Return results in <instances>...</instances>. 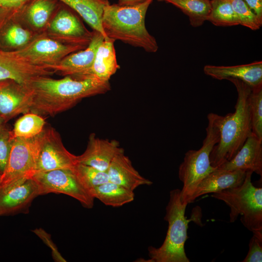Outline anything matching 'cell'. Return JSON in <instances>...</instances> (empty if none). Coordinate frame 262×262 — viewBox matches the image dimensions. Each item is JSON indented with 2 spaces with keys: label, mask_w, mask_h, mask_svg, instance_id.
I'll return each instance as SVG.
<instances>
[{
  "label": "cell",
  "mask_w": 262,
  "mask_h": 262,
  "mask_svg": "<svg viewBox=\"0 0 262 262\" xmlns=\"http://www.w3.org/2000/svg\"><path fill=\"white\" fill-rule=\"evenodd\" d=\"M27 86L32 93L30 112L42 117L55 115L72 108L82 98L104 94L111 89L109 82L76 79L69 76L60 79L36 76Z\"/></svg>",
  "instance_id": "6da1fadb"
},
{
  "label": "cell",
  "mask_w": 262,
  "mask_h": 262,
  "mask_svg": "<svg viewBox=\"0 0 262 262\" xmlns=\"http://www.w3.org/2000/svg\"><path fill=\"white\" fill-rule=\"evenodd\" d=\"M229 81L235 86L238 97L234 113L224 116L213 113L220 134L210 156L211 164L215 168L232 159L252 133L249 105L251 88L240 80Z\"/></svg>",
  "instance_id": "7a4b0ae2"
},
{
  "label": "cell",
  "mask_w": 262,
  "mask_h": 262,
  "mask_svg": "<svg viewBox=\"0 0 262 262\" xmlns=\"http://www.w3.org/2000/svg\"><path fill=\"white\" fill-rule=\"evenodd\" d=\"M153 0L132 5L107 4L101 22L106 38L120 40L147 52H156L158 44L145 26L146 13Z\"/></svg>",
  "instance_id": "3957f363"
},
{
  "label": "cell",
  "mask_w": 262,
  "mask_h": 262,
  "mask_svg": "<svg viewBox=\"0 0 262 262\" xmlns=\"http://www.w3.org/2000/svg\"><path fill=\"white\" fill-rule=\"evenodd\" d=\"M188 203L180 199V190L175 189L170 192L169 200L166 207L164 217L168 223L165 238L159 247L148 248L149 262H189L184 245L187 239L188 223L191 220L185 216Z\"/></svg>",
  "instance_id": "277c9868"
},
{
  "label": "cell",
  "mask_w": 262,
  "mask_h": 262,
  "mask_svg": "<svg viewBox=\"0 0 262 262\" xmlns=\"http://www.w3.org/2000/svg\"><path fill=\"white\" fill-rule=\"evenodd\" d=\"M253 173L246 171L241 185L212 193L211 196L223 201L230 208V222H235L240 215L241 222L247 229L262 236V188L252 184Z\"/></svg>",
  "instance_id": "5b68a950"
},
{
  "label": "cell",
  "mask_w": 262,
  "mask_h": 262,
  "mask_svg": "<svg viewBox=\"0 0 262 262\" xmlns=\"http://www.w3.org/2000/svg\"><path fill=\"white\" fill-rule=\"evenodd\" d=\"M206 135L202 146L198 150H189L179 168V178L183 184L180 199L183 202H191L192 196L199 183L217 168L212 166L210 156L220 138L219 131L213 120V113L208 115Z\"/></svg>",
  "instance_id": "8992f818"
},
{
  "label": "cell",
  "mask_w": 262,
  "mask_h": 262,
  "mask_svg": "<svg viewBox=\"0 0 262 262\" xmlns=\"http://www.w3.org/2000/svg\"><path fill=\"white\" fill-rule=\"evenodd\" d=\"M43 132L32 138H14L6 168L0 177V187L32 177L35 173Z\"/></svg>",
  "instance_id": "52a82bcc"
},
{
  "label": "cell",
  "mask_w": 262,
  "mask_h": 262,
  "mask_svg": "<svg viewBox=\"0 0 262 262\" xmlns=\"http://www.w3.org/2000/svg\"><path fill=\"white\" fill-rule=\"evenodd\" d=\"M32 177L38 185L41 195L63 194L76 199L86 208L91 209L94 206L95 198L81 183L72 169L37 172Z\"/></svg>",
  "instance_id": "ba28073f"
},
{
  "label": "cell",
  "mask_w": 262,
  "mask_h": 262,
  "mask_svg": "<svg viewBox=\"0 0 262 262\" xmlns=\"http://www.w3.org/2000/svg\"><path fill=\"white\" fill-rule=\"evenodd\" d=\"M86 48L64 43L43 32L36 34L24 47L15 51L29 63L46 68L58 64L68 55Z\"/></svg>",
  "instance_id": "9c48e42d"
},
{
  "label": "cell",
  "mask_w": 262,
  "mask_h": 262,
  "mask_svg": "<svg viewBox=\"0 0 262 262\" xmlns=\"http://www.w3.org/2000/svg\"><path fill=\"white\" fill-rule=\"evenodd\" d=\"M44 33L64 43L87 47L94 31L88 30L75 14L62 9L54 15Z\"/></svg>",
  "instance_id": "30bf717a"
},
{
  "label": "cell",
  "mask_w": 262,
  "mask_h": 262,
  "mask_svg": "<svg viewBox=\"0 0 262 262\" xmlns=\"http://www.w3.org/2000/svg\"><path fill=\"white\" fill-rule=\"evenodd\" d=\"M77 163V156L65 148L55 129L51 127L45 128L35 172L72 169Z\"/></svg>",
  "instance_id": "8fae6325"
},
{
  "label": "cell",
  "mask_w": 262,
  "mask_h": 262,
  "mask_svg": "<svg viewBox=\"0 0 262 262\" xmlns=\"http://www.w3.org/2000/svg\"><path fill=\"white\" fill-rule=\"evenodd\" d=\"M39 195L38 185L32 177L22 178L0 187V216L26 210Z\"/></svg>",
  "instance_id": "7c38bea8"
},
{
  "label": "cell",
  "mask_w": 262,
  "mask_h": 262,
  "mask_svg": "<svg viewBox=\"0 0 262 262\" xmlns=\"http://www.w3.org/2000/svg\"><path fill=\"white\" fill-rule=\"evenodd\" d=\"M32 93L27 85L13 79L0 80V118L4 123L30 112Z\"/></svg>",
  "instance_id": "4fadbf2b"
},
{
  "label": "cell",
  "mask_w": 262,
  "mask_h": 262,
  "mask_svg": "<svg viewBox=\"0 0 262 262\" xmlns=\"http://www.w3.org/2000/svg\"><path fill=\"white\" fill-rule=\"evenodd\" d=\"M53 72L42 66L33 65L21 58L16 51L0 49V80L13 79L27 85L33 78L51 76Z\"/></svg>",
  "instance_id": "5bb4252c"
},
{
  "label": "cell",
  "mask_w": 262,
  "mask_h": 262,
  "mask_svg": "<svg viewBox=\"0 0 262 262\" xmlns=\"http://www.w3.org/2000/svg\"><path fill=\"white\" fill-rule=\"evenodd\" d=\"M94 31L92 39L86 48L68 55L58 64L46 68L64 76L79 74L89 68L98 46L105 38L101 33Z\"/></svg>",
  "instance_id": "9a60e30c"
},
{
  "label": "cell",
  "mask_w": 262,
  "mask_h": 262,
  "mask_svg": "<svg viewBox=\"0 0 262 262\" xmlns=\"http://www.w3.org/2000/svg\"><path fill=\"white\" fill-rule=\"evenodd\" d=\"M115 41L105 38L98 46L92 66L85 71L71 77L76 79H95L109 82L111 77L120 68L114 47Z\"/></svg>",
  "instance_id": "2e32d148"
},
{
  "label": "cell",
  "mask_w": 262,
  "mask_h": 262,
  "mask_svg": "<svg viewBox=\"0 0 262 262\" xmlns=\"http://www.w3.org/2000/svg\"><path fill=\"white\" fill-rule=\"evenodd\" d=\"M123 149L119 147L116 140L109 141L97 137L94 133L89 137L84 152L77 156V162L93 167L98 170L107 171L114 157Z\"/></svg>",
  "instance_id": "e0dca14e"
},
{
  "label": "cell",
  "mask_w": 262,
  "mask_h": 262,
  "mask_svg": "<svg viewBox=\"0 0 262 262\" xmlns=\"http://www.w3.org/2000/svg\"><path fill=\"white\" fill-rule=\"evenodd\" d=\"M203 71L206 75L218 80H240L251 88L262 85V61L232 66L207 65L204 66Z\"/></svg>",
  "instance_id": "ac0fdd59"
},
{
  "label": "cell",
  "mask_w": 262,
  "mask_h": 262,
  "mask_svg": "<svg viewBox=\"0 0 262 262\" xmlns=\"http://www.w3.org/2000/svg\"><path fill=\"white\" fill-rule=\"evenodd\" d=\"M19 11H12L0 27V49L3 50H18L37 34L23 22Z\"/></svg>",
  "instance_id": "d6986e66"
},
{
  "label": "cell",
  "mask_w": 262,
  "mask_h": 262,
  "mask_svg": "<svg viewBox=\"0 0 262 262\" xmlns=\"http://www.w3.org/2000/svg\"><path fill=\"white\" fill-rule=\"evenodd\" d=\"M225 170H251L262 177V141L252 133L230 160L217 168Z\"/></svg>",
  "instance_id": "ffe728a7"
},
{
  "label": "cell",
  "mask_w": 262,
  "mask_h": 262,
  "mask_svg": "<svg viewBox=\"0 0 262 262\" xmlns=\"http://www.w3.org/2000/svg\"><path fill=\"white\" fill-rule=\"evenodd\" d=\"M107 172L109 181L132 191L141 185H150L152 183L134 168L123 149L114 157Z\"/></svg>",
  "instance_id": "44dd1931"
},
{
  "label": "cell",
  "mask_w": 262,
  "mask_h": 262,
  "mask_svg": "<svg viewBox=\"0 0 262 262\" xmlns=\"http://www.w3.org/2000/svg\"><path fill=\"white\" fill-rule=\"evenodd\" d=\"M244 170H225L216 169L208 174L197 185L191 202L199 196L209 193L235 187L242 184L246 175Z\"/></svg>",
  "instance_id": "7402d4cb"
},
{
  "label": "cell",
  "mask_w": 262,
  "mask_h": 262,
  "mask_svg": "<svg viewBox=\"0 0 262 262\" xmlns=\"http://www.w3.org/2000/svg\"><path fill=\"white\" fill-rule=\"evenodd\" d=\"M26 10L19 11L20 16L35 33L44 32L54 16L56 5L53 0H32Z\"/></svg>",
  "instance_id": "603a6c76"
},
{
  "label": "cell",
  "mask_w": 262,
  "mask_h": 262,
  "mask_svg": "<svg viewBox=\"0 0 262 262\" xmlns=\"http://www.w3.org/2000/svg\"><path fill=\"white\" fill-rule=\"evenodd\" d=\"M76 11L94 31L106 38L102 27L104 7L108 0H59Z\"/></svg>",
  "instance_id": "cb8c5ba5"
},
{
  "label": "cell",
  "mask_w": 262,
  "mask_h": 262,
  "mask_svg": "<svg viewBox=\"0 0 262 262\" xmlns=\"http://www.w3.org/2000/svg\"><path fill=\"white\" fill-rule=\"evenodd\" d=\"M89 192L94 198L114 207L122 206L134 199L133 191L110 181L90 189Z\"/></svg>",
  "instance_id": "d4e9b609"
},
{
  "label": "cell",
  "mask_w": 262,
  "mask_h": 262,
  "mask_svg": "<svg viewBox=\"0 0 262 262\" xmlns=\"http://www.w3.org/2000/svg\"><path fill=\"white\" fill-rule=\"evenodd\" d=\"M179 8L188 16L191 25L197 27L208 20L211 11L210 0H164Z\"/></svg>",
  "instance_id": "484cf974"
},
{
  "label": "cell",
  "mask_w": 262,
  "mask_h": 262,
  "mask_svg": "<svg viewBox=\"0 0 262 262\" xmlns=\"http://www.w3.org/2000/svg\"><path fill=\"white\" fill-rule=\"evenodd\" d=\"M44 118L36 114L28 112L15 122L12 133L14 138H29L40 134L45 129Z\"/></svg>",
  "instance_id": "4316f807"
},
{
  "label": "cell",
  "mask_w": 262,
  "mask_h": 262,
  "mask_svg": "<svg viewBox=\"0 0 262 262\" xmlns=\"http://www.w3.org/2000/svg\"><path fill=\"white\" fill-rule=\"evenodd\" d=\"M211 11L208 21L217 26L238 25L230 0H210Z\"/></svg>",
  "instance_id": "83f0119b"
},
{
  "label": "cell",
  "mask_w": 262,
  "mask_h": 262,
  "mask_svg": "<svg viewBox=\"0 0 262 262\" xmlns=\"http://www.w3.org/2000/svg\"><path fill=\"white\" fill-rule=\"evenodd\" d=\"M72 170L79 181L88 192L90 189L109 181L107 171L89 165L77 163Z\"/></svg>",
  "instance_id": "f1b7e54d"
},
{
  "label": "cell",
  "mask_w": 262,
  "mask_h": 262,
  "mask_svg": "<svg viewBox=\"0 0 262 262\" xmlns=\"http://www.w3.org/2000/svg\"><path fill=\"white\" fill-rule=\"evenodd\" d=\"M249 105L252 133L262 141V85L251 88Z\"/></svg>",
  "instance_id": "f546056e"
},
{
  "label": "cell",
  "mask_w": 262,
  "mask_h": 262,
  "mask_svg": "<svg viewBox=\"0 0 262 262\" xmlns=\"http://www.w3.org/2000/svg\"><path fill=\"white\" fill-rule=\"evenodd\" d=\"M230 0L239 25L252 30H257L261 28L262 19L248 7L243 0Z\"/></svg>",
  "instance_id": "4dcf8cb0"
},
{
  "label": "cell",
  "mask_w": 262,
  "mask_h": 262,
  "mask_svg": "<svg viewBox=\"0 0 262 262\" xmlns=\"http://www.w3.org/2000/svg\"><path fill=\"white\" fill-rule=\"evenodd\" d=\"M12 131L9 130L5 123L0 124V175L1 176L6 168L9 159L13 141Z\"/></svg>",
  "instance_id": "1f68e13d"
},
{
  "label": "cell",
  "mask_w": 262,
  "mask_h": 262,
  "mask_svg": "<svg viewBox=\"0 0 262 262\" xmlns=\"http://www.w3.org/2000/svg\"><path fill=\"white\" fill-rule=\"evenodd\" d=\"M242 262H262V236L253 234L249 243V250Z\"/></svg>",
  "instance_id": "d6a6232c"
},
{
  "label": "cell",
  "mask_w": 262,
  "mask_h": 262,
  "mask_svg": "<svg viewBox=\"0 0 262 262\" xmlns=\"http://www.w3.org/2000/svg\"><path fill=\"white\" fill-rule=\"evenodd\" d=\"M44 243L51 249L53 260L57 262H66V259L59 252L55 244L51 239L50 235L42 228L36 229L33 230Z\"/></svg>",
  "instance_id": "836d02e7"
},
{
  "label": "cell",
  "mask_w": 262,
  "mask_h": 262,
  "mask_svg": "<svg viewBox=\"0 0 262 262\" xmlns=\"http://www.w3.org/2000/svg\"><path fill=\"white\" fill-rule=\"evenodd\" d=\"M32 0H0V8L7 10H18Z\"/></svg>",
  "instance_id": "e575fe53"
},
{
  "label": "cell",
  "mask_w": 262,
  "mask_h": 262,
  "mask_svg": "<svg viewBox=\"0 0 262 262\" xmlns=\"http://www.w3.org/2000/svg\"><path fill=\"white\" fill-rule=\"evenodd\" d=\"M248 7L262 19V0H243Z\"/></svg>",
  "instance_id": "d590c367"
},
{
  "label": "cell",
  "mask_w": 262,
  "mask_h": 262,
  "mask_svg": "<svg viewBox=\"0 0 262 262\" xmlns=\"http://www.w3.org/2000/svg\"><path fill=\"white\" fill-rule=\"evenodd\" d=\"M147 0H119L118 4L121 5H132L143 2Z\"/></svg>",
  "instance_id": "8d00e7d4"
},
{
  "label": "cell",
  "mask_w": 262,
  "mask_h": 262,
  "mask_svg": "<svg viewBox=\"0 0 262 262\" xmlns=\"http://www.w3.org/2000/svg\"><path fill=\"white\" fill-rule=\"evenodd\" d=\"M11 11L0 8V27L5 21Z\"/></svg>",
  "instance_id": "74e56055"
},
{
  "label": "cell",
  "mask_w": 262,
  "mask_h": 262,
  "mask_svg": "<svg viewBox=\"0 0 262 262\" xmlns=\"http://www.w3.org/2000/svg\"><path fill=\"white\" fill-rule=\"evenodd\" d=\"M2 123H4L2 122V121L1 120V119L0 118V124H2Z\"/></svg>",
  "instance_id": "f35d334b"
},
{
  "label": "cell",
  "mask_w": 262,
  "mask_h": 262,
  "mask_svg": "<svg viewBox=\"0 0 262 262\" xmlns=\"http://www.w3.org/2000/svg\"><path fill=\"white\" fill-rule=\"evenodd\" d=\"M157 1H164V0H157Z\"/></svg>",
  "instance_id": "ab89813d"
},
{
  "label": "cell",
  "mask_w": 262,
  "mask_h": 262,
  "mask_svg": "<svg viewBox=\"0 0 262 262\" xmlns=\"http://www.w3.org/2000/svg\"><path fill=\"white\" fill-rule=\"evenodd\" d=\"M0 177H1V176L0 175Z\"/></svg>",
  "instance_id": "60d3db41"
}]
</instances>
